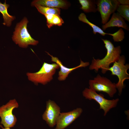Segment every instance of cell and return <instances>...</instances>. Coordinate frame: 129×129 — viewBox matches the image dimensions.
<instances>
[{
  "label": "cell",
  "mask_w": 129,
  "mask_h": 129,
  "mask_svg": "<svg viewBox=\"0 0 129 129\" xmlns=\"http://www.w3.org/2000/svg\"><path fill=\"white\" fill-rule=\"evenodd\" d=\"M102 40L107 50L106 54L101 59H96L93 57L89 68L90 70H94L96 72L101 69L102 73L105 74L108 71L110 64L118 60L121 56V50L120 46L114 47L110 40L103 39Z\"/></svg>",
  "instance_id": "obj_1"
},
{
  "label": "cell",
  "mask_w": 129,
  "mask_h": 129,
  "mask_svg": "<svg viewBox=\"0 0 129 129\" xmlns=\"http://www.w3.org/2000/svg\"><path fill=\"white\" fill-rule=\"evenodd\" d=\"M28 22L27 19L25 17L17 23L12 37L15 43L22 48H26L29 45H36L38 43V41L31 37L28 32L27 29Z\"/></svg>",
  "instance_id": "obj_2"
},
{
  "label": "cell",
  "mask_w": 129,
  "mask_h": 129,
  "mask_svg": "<svg viewBox=\"0 0 129 129\" xmlns=\"http://www.w3.org/2000/svg\"><path fill=\"white\" fill-rule=\"evenodd\" d=\"M59 68L56 63L49 64L44 62L38 71L33 73L28 72L27 75L28 80L36 85L38 83L45 85L52 80L56 70Z\"/></svg>",
  "instance_id": "obj_3"
},
{
  "label": "cell",
  "mask_w": 129,
  "mask_h": 129,
  "mask_svg": "<svg viewBox=\"0 0 129 129\" xmlns=\"http://www.w3.org/2000/svg\"><path fill=\"white\" fill-rule=\"evenodd\" d=\"M125 58L124 55L120 57L118 60L113 63V64L108 69V71L111 72V75H116L118 79V82L116 84L117 89L118 92V94L120 95L123 89L124 88V81L129 79V74L127 70L129 69V64H125Z\"/></svg>",
  "instance_id": "obj_4"
},
{
  "label": "cell",
  "mask_w": 129,
  "mask_h": 129,
  "mask_svg": "<svg viewBox=\"0 0 129 129\" xmlns=\"http://www.w3.org/2000/svg\"><path fill=\"white\" fill-rule=\"evenodd\" d=\"M82 95L86 99L93 100L99 104V109L104 112V115L105 116L110 110L115 107L119 101L118 98L111 100L105 98L103 95L98 94L96 92L89 88H85L82 92Z\"/></svg>",
  "instance_id": "obj_5"
},
{
  "label": "cell",
  "mask_w": 129,
  "mask_h": 129,
  "mask_svg": "<svg viewBox=\"0 0 129 129\" xmlns=\"http://www.w3.org/2000/svg\"><path fill=\"white\" fill-rule=\"evenodd\" d=\"M89 88L96 92L106 93L110 97H113L117 92L116 83L99 74L93 79L89 80Z\"/></svg>",
  "instance_id": "obj_6"
},
{
  "label": "cell",
  "mask_w": 129,
  "mask_h": 129,
  "mask_svg": "<svg viewBox=\"0 0 129 129\" xmlns=\"http://www.w3.org/2000/svg\"><path fill=\"white\" fill-rule=\"evenodd\" d=\"M18 103L15 99L10 100L5 105L0 107V124L4 127L11 128L13 127L17 121L15 116L13 114L14 109L17 108Z\"/></svg>",
  "instance_id": "obj_7"
},
{
  "label": "cell",
  "mask_w": 129,
  "mask_h": 129,
  "mask_svg": "<svg viewBox=\"0 0 129 129\" xmlns=\"http://www.w3.org/2000/svg\"><path fill=\"white\" fill-rule=\"evenodd\" d=\"M96 3L97 11L100 14L103 24L108 22L111 14L115 12L120 4L117 0H98L96 1Z\"/></svg>",
  "instance_id": "obj_8"
},
{
  "label": "cell",
  "mask_w": 129,
  "mask_h": 129,
  "mask_svg": "<svg viewBox=\"0 0 129 129\" xmlns=\"http://www.w3.org/2000/svg\"><path fill=\"white\" fill-rule=\"evenodd\" d=\"M82 112V109L79 108L68 112L60 113L57 119L54 129H64L79 117Z\"/></svg>",
  "instance_id": "obj_9"
},
{
  "label": "cell",
  "mask_w": 129,
  "mask_h": 129,
  "mask_svg": "<svg viewBox=\"0 0 129 129\" xmlns=\"http://www.w3.org/2000/svg\"><path fill=\"white\" fill-rule=\"evenodd\" d=\"M60 108L53 101L49 100L46 102V109L42 116L43 119L48 126L54 127L60 113Z\"/></svg>",
  "instance_id": "obj_10"
},
{
  "label": "cell",
  "mask_w": 129,
  "mask_h": 129,
  "mask_svg": "<svg viewBox=\"0 0 129 129\" xmlns=\"http://www.w3.org/2000/svg\"><path fill=\"white\" fill-rule=\"evenodd\" d=\"M78 18L80 21L87 24L91 27L93 29V33L95 34L98 33L103 36L106 35H111L112 36L114 41L115 42L122 41L124 38V32L121 28L113 33H106L100 27L90 22L84 13H81L79 15Z\"/></svg>",
  "instance_id": "obj_11"
},
{
  "label": "cell",
  "mask_w": 129,
  "mask_h": 129,
  "mask_svg": "<svg viewBox=\"0 0 129 129\" xmlns=\"http://www.w3.org/2000/svg\"><path fill=\"white\" fill-rule=\"evenodd\" d=\"M47 53L51 58V61L57 64L59 66L60 70L59 72L58 79L59 81L65 80L68 75L75 70L81 67H86L90 64L89 62H84L81 60L80 63L78 66L72 68H69L64 66L61 61L57 57H54L48 53Z\"/></svg>",
  "instance_id": "obj_12"
},
{
  "label": "cell",
  "mask_w": 129,
  "mask_h": 129,
  "mask_svg": "<svg viewBox=\"0 0 129 129\" xmlns=\"http://www.w3.org/2000/svg\"><path fill=\"white\" fill-rule=\"evenodd\" d=\"M31 5H41L52 8L66 9L69 4L66 1L62 0H35L33 1Z\"/></svg>",
  "instance_id": "obj_13"
},
{
  "label": "cell",
  "mask_w": 129,
  "mask_h": 129,
  "mask_svg": "<svg viewBox=\"0 0 129 129\" xmlns=\"http://www.w3.org/2000/svg\"><path fill=\"white\" fill-rule=\"evenodd\" d=\"M115 27H121L127 31L129 30V27L124 18L118 12L113 13L110 20L102 25V28L103 31H105L108 28Z\"/></svg>",
  "instance_id": "obj_14"
},
{
  "label": "cell",
  "mask_w": 129,
  "mask_h": 129,
  "mask_svg": "<svg viewBox=\"0 0 129 129\" xmlns=\"http://www.w3.org/2000/svg\"><path fill=\"white\" fill-rule=\"evenodd\" d=\"M9 5L6 3V0L3 3L0 2V12L2 14L3 19V24L7 27L10 26L15 17L9 15L7 11Z\"/></svg>",
  "instance_id": "obj_15"
},
{
  "label": "cell",
  "mask_w": 129,
  "mask_h": 129,
  "mask_svg": "<svg viewBox=\"0 0 129 129\" xmlns=\"http://www.w3.org/2000/svg\"><path fill=\"white\" fill-rule=\"evenodd\" d=\"M81 5L80 9L85 13L96 12L97 11L96 1L93 0H79Z\"/></svg>",
  "instance_id": "obj_16"
},
{
  "label": "cell",
  "mask_w": 129,
  "mask_h": 129,
  "mask_svg": "<svg viewBox=\"0 0 129 129\" xmlns=\"http://www.w3.org/2000/svg\"><path fill=\"white\" fill-rule=\"evenodd\" d=\"M47 20V26L50 28L54 25L61 26L64 21L59 15H45Z\"/></svg>",
  "instance_id": "obj_17"
},
{
  "label": "cell",
  "mask_w": 129,
  "mask_h": 129,
  "mask_svg": "<svg viewBox=\"0 0 129 129\" xmlns=\"http://www.w3.org/2000/svg\"><path fill=\"white\" fill-rule=\"evenodd\" d=\"M34 6L39 12L44 15L54 14L59 15L60 14V8L38 5Z\"/></svg>",
  "instance_id": "obj_18"
},
{
  "label": "cell",
  "mask_w": 129,
  "mask_h": 129,
  "mask_svg": "<svg viewBox=\"0 0 129 129\" xmlns=\"http://www.w3.org/2000/svg\"><path fill=\"white\" fill-rule=\"evenodd\" d=\"M116 10L121 16L129 22V5L120 4Z\"/></svg>",
  "instance_id": "obj_19"
},
{
  "label": "cell",
  "mask_w": 129,
  "mask_h": 129,
  "mask_svg": "<svg viewBox=\"0 0 129 129\" xmlns=\"http://www.w3.org/2000/svg\"><path fill=\"white\" fill-rule=\"evenodd\" d=\"M120 4L124 5H129V0H118Z\"/></svg>",
  "instance_id": "obj_20"
},
{
  "label": "cell",
  "mask_w": 129,
  "mask_h": 129,
  "mask_svg": "<svg viewBox=\"0 0 129 129\" xmlns=\"http://www.w3.org/2000/svg\"><path fill=\"white\" fill-rule=\"evenodd\" d=\"M0 127L2 128V129H10V128H9L4 127V128L2 126L0 125Z\"/></svg>",
  "instance_id": "obj_21"
}]
</instances>
